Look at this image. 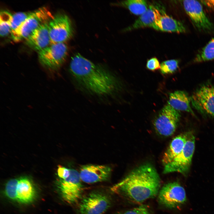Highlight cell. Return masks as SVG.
<instances>
[{"mask_svg":"<svg viewBox=\"0 0 214 214\" xmlns=\"http://www.w3.org/2000/svg\"><path fill=\"white\" fill-rule=\"evenodd\" d=\"M18 179L14 178L9 180L5 187L4 193L9 199L15 201V190L18 182Z\"/></svg>","mask_w":214,"mask_h":214,"instance_id":"obj_25","label":"cell"},{"mask_svg":"<svg viewBox=\"0 0 214 214\" xmlns=\"http://www.w3.org/2000/svg\"><path fill=\"white\" fill-rule=\"evenodd\" d=\"M12 15L6 11H2L0 15V34L5 37L10 33Z\"/></svg>","mask_w":214,"mask_h":214,"instance_id":"obj_21","label":"cell"},{"mask_svg":"<svg viewBox=\"0 0 214 214\" xmlns=\"http://www.w3.org/2000/svg\"><path fill=\"white\" fill-rule=\"evenodd\" d=\"M179 61L177 60L171 59L162 62L160 64V71L163 74H172L179 67Z\"/></svg>","mask_w":214,"mask_h":214,"instance_id":"obj_23","label":"cell"},{"mask_svg":"<svg viewBox=\"0 0 214 214\" xmlns=\"http://www.w3.org/2000/svg\"><path fill=\"white\" fill-rule=\"evenodd\" d=\"M79 173L76 170L70 169V174L65 179L59 178L57 187L63 199L70 204L76 202L80 198L82 186Z\"/></svg>","mask_w":214,"mask_h":214,"instance_id":"obj_6","label":"cell"},{"mask_svg":"<svg viewBox=\"0 0 214 214\" xmlns=\"http://www.w3.org/2000/svg\"><path fill=\"white\" fill-rule=\"evenodd\" d=\"M146 67L148 69L154 71L160 69V64L157 58L154 57L147 61Z\"/></svg>","mask_w":214,"mask_h":214,"instance_id":"obj_27","label":"cell"},{"mask_svg":"<svg viewBox=\"0 0 214 214\" xmlns=\"http://www.w3.org/2000/svg\"><path fill=\"white\" fill-rule=\"evenodd\" d=\"M31 12H19L12 15L11 34L14 32L26 19Z\"/></svg>","mask_w":214,"mask_h":214,"instance_id":"obj_24","label":"cell"},{"mask_svg":"<svg viewBox=\"0 0 214 214\" xmlns=\"http://www.w3.org/2000/svg\"><path fill=\"white\" fill-rule=\"evenodd\" d=\"M49 22L40 26L25 40L29 46L38 52L51 44L48 29Z\"/></svg>","mask_w":214,"mask_h":214,"instance_id":"obj_15","label":"cell"},{"mask_svg":"<svg viewBox=\"0 0 214 214\" xmlns=\"http://www.w3.org/2000/svg\"><path fill=\"white\" fill-rule=\"evenodd\" d=\"M50 10L45 7L31 12L26 19L13 33L12 39L15 42L26 40L35 30L54 17Z\"/></svg>","mask_w":214,"mask_h":214,"instance_id":"obj_3","label":"cell"},{"mask_svg":"<svg viewBox=\"0 0 214 214\" xmlns=\"http://www.w3.org/2000/svg\"><path fill=\"white\" fill-rule=\"evenodd\" d=\"M114 6H120L128 9L133 14L141 15L147 10L149 6L146 1L128 0L112 4Z\"/></svg>","mask_w":214,"mask_h":214,"instance_id":"obj_20","label":"cell"},{"mask_svg":"<svg viewBox=\"0 0 214 214\" xmlns=\"http://www.w3.org/2000/svg\"><path fill=\"white\" fill-rule=\"evenodd\" d=\"M186 13L196 28L199 31L210 32L214 29V24L204 12L201 3L193 0L182 1Z\"/></svg>","mask_w":214,"mask_h":214,"instance_id":"obj_11","label":"cell"},{"mask_svg":"<svg viewBox=\"0 0 214 214\" xmlns=\"http://www.w3.org/2000/svg\"><path fill=\"white\" fill-rule=\"evenodd\" d=\"M186 136V132L173 139L162 157V161L164 166L171 162L181 153L184 147Z\"/></svg>","mask_w":214,"mask_h":214,"instance_id":"obj_17","label":"cell"},{"mask_svg":"<svg viewBox=\"0 0 214 214\" xmlns=\"http://www.w3.org/2000/svg\"><path fill=\"white\" fill-rule=\"evenodd\" d=\"M123 214H151L148 208L140 206L126 211Z\"/></svg>","mask_w":214,"mask_h":214,"instance_id":"obj_26","label":"cell"},{"mask_svg":"<svg viewBox=\"0 0 214 214\" xmlns=\"http://www.w3.org/2000/svg\"><path fill=\"white\" fill-rule=\"evenodd\" d=\"M200 1L207 7L214 10V0H201Z\"/></svg>","mask_w":214,"mask_h":214,"instance_id":"obj_29","label":"cell"},{"mask_svg":"<svg viewBox=\"0 0 214 214\" xmlns=\"http://www.w3.org/2000/svg\"><path fill=\"white\" fill-rule=\"evenodd\" d=\"M154 5L155 23L152 28L167 32L183 33L186 32L184 24L168 15L160 4L156 3Z\"/></svg>","mask_w":214,"mask_h":214,"instance_id":"obj_12","label":"cell"},{"mask_svg":"<svg viewBox=\"0 0 214 214\" xmlns=\"http://www.w3.org/2000/svg\"><path fill=\"white\" fill-rule=\"evenodd\" d=\"M154 7V4L149 5L147 10L124 31H128L146 27L153 28L155 23Z\"/></svg>","mask_w":214,"mask_h":214,"instance_id":"obj_19","label":"cell"},{"mask_svg":"<svg viewBox=\"0 0 214 214\" xmlns=\"http://www.w3.org/2000/svg\"><path fill=\"white\" fill-rule=\"evenodd\" d=\"M193 108L204 115L214 117V86L204 85L191 97Z\"/></svg>","mask_w":214,"mask_h":214,"instance_id":"obj_10","label":"cell"},{"mask_svg":"<svg viewBox=\"0 0 214 214\" xmlns=\"http://www.w3.org/2000/svg\"><path fill=\"white\" fill-rule=\"evenodd\" d=\"M186 135L182 150L171 162L164 166V174L178 172L185 174L188 171L195 150V137L191 131L187 132Z\"/></svg>","mask_w":214,"mask_h":214,"instance_id":"obj_4","label":"cell"},{"mask_svg":"<svg viewBox=\"0 0 214 214\" xmlns=\"http://www.w3.org/2000/svg\"><path fill=\"white\" fill-rule=\"evenodd\" d=\"M57 173L60 178L65 179L68 177L70 175V169L59 165L58 166Z\"/></svg>","mask_w":214,"mask_h":214,"instance_id":"obj_28","label":"cell"},{"mask_svg":"<svg viewBox=\"0 0 214 214\" xmlns=\"http://www.w3.org/2000/svg\"><path fill=\"white\" fill-rule=\"evenodd\" d=\"M51 44L65 43L73 35V30L71 21L64 14L54 16L48 23Z\"/></svg>","mask_w":214,"mask_h":214,"instance_id":"obj_8","label":"cell"},{"mask_svg":"<svg viewBox=\"0 0 214 214\" xmlns=\"http://www.w3.org/2000/svg\"><path fill=\"white\" fill-rule=\"evenodd\" d=\"M181 117L179 111L169 104L160 110L154 122L153 125L157 133L165 137L173 134L176 129Z\"/></svg>","mask_w":214,"mask_h":214,"instance_id":"obj_7","label":"cell"},{"mask_svg":"<svg viewBox=\"0 0 214 214\" xmlns=\"http://www.w3.org/2000/svg\"><path fill=\"white\" fill-rule=\"evenodd\" d=\"M110 205V200L106 196L100 193L92 192L83 198L79 210L81 214H103Z\"/></svg>","mask_w":214,"mask_h":214,"instance_id":"obj_13","label":"cell"},{"mask_svg":"<svg viewBox=\"0 0 214 214\" xmlns=\"http://www.w3.org/2000/svg\"><path fill=\"white\" fill-rule=\"evenodd\" d=\"M68 48L65 43L51 44L38 52L41 64L51 71L59 69L66 59Z\"/></svg>","mask_w":214,"mask_h":214,"instance_id":"obj_5","label":"cell"},{"mask_svg":"<svg viewBox=\"0 0 214 214\" xmlns=\"http://www.w3.org/2000/svg\"><path fill=\"white\" fill-rule=\"evenodd\" d=\"M70 70L78 83L91 93L97 95H107L119 89L118 79L111 72L79 53L72 57Z\"/></svg>","mask_w":214,"mask_h":214,"instance_id":"obj_1","label":"cell"},{"mask_svg":"<svg viewBox=\"0 0 214 214\" xmlns=\"http://www.w3.org/2000/svg\"><path fill=\"white\" fill-rule=\"evenodd\" d=\"M111 171V167L107 165L89 164L82 166L79 173L81 181L93 183L107 180Z\"/></svg>","mask_w":214,"mask_h":214,"instance_id":"obj_14","label":"cell"},{"mask_svg":"<svg viewBox=\"0 0 214 214\" xmlns=\"http://www.w3.org/2000/svg\"><path fill=\"white\" fill-rule=\"evenodd\" d=\"M168 104L178 111H185L194 115L191 106V97L185 91H176L169 94Z\"/></svg>","mask_w":214,"mask_h":214,"instance_id":"obj_18","label":"cell"},{"mask_svg":"<svg viewBox=\"0 0 214 214\" xmlns=\"http://www.w3.org/2000/svg\"><path fill=\"white\" fill-rule=\"evenodd\" d=\"M37 194L36 188L31 180L25 177L18 178L15 190V201L29 204L34 201Z\"/></svg>","mask_w":214,"mask_h":214,"instance_id":"obj_16","label":"cell"},{"mask_svg":"<svg viewBox=\"0 0 214 214\" xmlns=\"http://www.w3.org/2000/svg\"><path fill=\"white\" fill-rule=\"evenodd\" d=\"M158 195L160 203L171 209L180 206L186 200L184 189L176 182L166 184L160 190Z\"/></svg>","mask_w":214,"mask_h":214,"instance_id":"obj_9","label":"cell"},{"mask_svg":"<svg viewBox=\"0 0 214 214\" xmlns=\"http://www.w3.org/2000/svg\"><path fill=\"white\" fill-rule=\"evenodd\" d=\"M214 59V38L211 39L196 56L195 62H205Z\"/></svg>","mask_w":214,"mask_h":214,"instance_id":"obj_22","label":"cell"},{"mask_svg":"<svg viewBox=\"0 0 214 214\" xmlns=\"http://www.w3.org/2000/svg\"><path fill=\"white\" fill-rule=\"evenodd\" d=\"M160 185V179L156 170L147 164L133 170L113 187L112 190L140 203L158 195Z\"/></svg>","mask_w":214,"mask_h":214,"instance_id":"obj_2","label":"cell"}]
</instances>
